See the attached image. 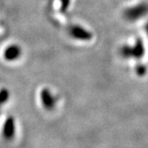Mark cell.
Instances as JSON below:
<instances>
[{"instance_id": "cell-2", "label": "cell", "mask_w": 148, "mask_h": 148, "mask_svg": "<svg viewBox=\"0 0 148 148\" xmlns=\"http://www.w3.org/2000/svg\"><path fill=\"white\" fill-rule=\"evenodd\" d=\"M147 14L148 4L146 3H141L125 9L123 12V17L128 21H135Z\"/></svg>"}, {"instance_id": "cell-8", "label": "cell", "mask_w": 148, "mask_h": 148, "mask_svg": "<svg viewBox=\"0 0 148 148\" xmlns=\"http://www.w3.org/2000/svg\"><path fill=\"white\" fill-rule=\"evenodd\" d=\"M147 69L145 64H138L136 66V73L138 76H144L147 73Z\"/></svg>"}, {"instance_id": "cell-5", "label": "cell", "mask_w": 148, "mask_h": 148, "mask_svg": "<svg viewBox=\"0 0 148 148\" xmlns=\"http://www.w3.org/2000/svg\"><path fill=\"white\" fill-rule=\"evenodd\" d=\"M40 101L43 107L47 110H52L56 106V98L51 93V91L45 88L40 91Z\"/></svg>"}, {"instance_id": "cell-1", "label": "cell", "mask_w": 148, "mask_h": 148, "mask_svg": "<svg viewBox=\"0 0 148 148\" xmlns=\"http://www.w3.org/2000/svg\"><path fill=\"white\" fill-rule=\"evenodd\" d=\"M119 54L123 58H142L145 54V47L143 40L138 38L132 45H123L119 49Z\"/></svg>"}, {"instance_id": "cell-9", "label": "cell", "mask_w": 148, "mask_h": 148, "mask_svg": "<svg viewBox=\"0 0 148 148\" xmlns=\"http://www.w3.org/2000/svg\"><path fill=\"white\" fill-rule=\"evenodd\" d=\"M145 28H146V32H147V34L148 36V23L146 25V27H145Z\"/></svg>"}, {"instance_id": "cell-3", "label": "cell", "mask_w": 148, "mask_h": 148, "mask_svg": "<svg viewBox=\"0 0 148 148\" xmlns=\"http://www.w3.org/2000/svg\"><path fill=\"white\" fill-rule=\"evenodd\" d=\"M69 34L73 39L83 41H89L92 38V33L79 25H71L68 29Z\"/></svg>"}, {"instance_id": "cell-6", "label": "cell", "mask_w": 148, "mask_h": 148, "mask_svg": "<svg viewBox=\"0 0 148 148\" xmlns=\"http://www.w3.org/2000/svg\"><path fill=\"white\" fill-rule=\"evenodd\" d=\"M21 49L18 45H12L7 48L4 51V58L8 61H14L21 56Z\"/></svg>"}, {"instance_id": "cell-7", "label": "cell", "mask_w": 148, "mask_h": 148, "mask_svg": "<svg viewBox=\"0 0 148 148\" xmlns=\"http://www.w3.org/2000/svg\"><path fill=\"white\" fill-rule=\"evenodd\" d=\"M9 95H10L9 91L7 90V89H5V88L0 90V109H1V107L3 106L7 101H8Z\"/></svg>"}, {"instance_id": "cell-4", "label": "cell", "mask_w": 148, "mask_h": 148, "mask_svg": "<svg viewBox=\"0 0 148 148\" xmlns=\"http://www.w3.org/2000/svg\"><path fill=\"white\" fill-rule=\"evenodd\" d=\"M16 134V124L15 119L12 116L8 117L2 127V137L6 141L12 140Z\"/></svg>"}]
</instances>
